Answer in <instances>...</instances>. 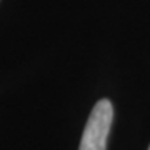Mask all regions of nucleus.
<instances>
[{"label":"nucleus","mask_w":150,"mask_h":150,"mask_svg":"<svg viewBox=\"0 0 150 150\" xmlns=\"http://www.w3.org/2000/svg\"><path fill=\"white\" fill-rule=\"evenodd\" d=\"M113 107L110 100L103 98L95 103L82 134L79 150H107V140L112 127Z\"/></svg>","instance_id":"1"},{"label":"nucleus","mask_w":150,"mask_h":150,"mask_svg":"<svg viewBox=\"0 0 150 150\" xmlns=\"http://www.w3.org/2000/svg\"><path fill=\"white\" fill-rule=\"evenodd\" d=\"M149 150H150V147H149Z\"/></svg>","instance_id":"2"}]
</instances>
